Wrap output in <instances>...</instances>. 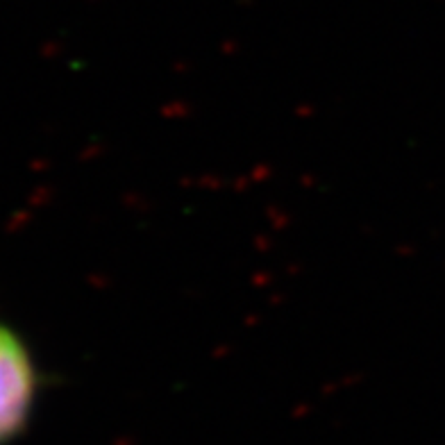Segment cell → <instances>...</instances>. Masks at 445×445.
I'll return each instance as SVG.
<instances>
[{
	"label": "cell",
	"instance_id": "obj_1",
	"mask_svg": "<svg viewBox=\"0 0 445 445\" xmlns=\"http://www.w3.org/2000/svg\"><path fill=\"white\" fill-rule=\"evenodd\" d=\"M39 393V372L21 336L0 320V445L28 429Z\"/></svg>",
	"mask_w": 445,
	"mask_h": 445
}]
</instances>
